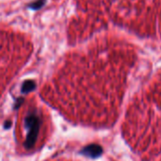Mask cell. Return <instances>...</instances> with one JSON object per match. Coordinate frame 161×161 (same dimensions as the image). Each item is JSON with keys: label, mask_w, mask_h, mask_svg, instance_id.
<instances>
[{"label": "cell", "mask_w": 161, "mask_h": 161, "mask_svg": "<svg viewBox=\"0 0 161 161\" xmlns=\"http://www.w3.org/2000/svg\"><path fill=\"white\" fill-rule=\"evenodd\" d=\"M103 150L99 145H91L88 148L85 149L86 155L92 157V158H97L102 154Z\"/></svg>", "instance_id": "cell-1"}, {"label": "cell", "mask_w": 161, "mask_h": 161, "mask_svg": "<svg viewBox=\"0 0 161 161\" xmlns=\"http://www.w3.org/2000/svg\"><path fill=\"white\" fill-rule=\"evenodd\" d=\"M45 2H46V0H35V1L31 2L30 4H28L27 7L32 10H38L44 6Z\"/></svg>", "instance_id": "cell-2"}]
</instances>
